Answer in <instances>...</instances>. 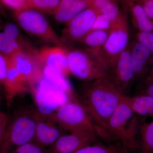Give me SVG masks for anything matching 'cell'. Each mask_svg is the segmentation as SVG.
<instances>
[{
  "instance_id": "6da1fadb",
  "label": "cell",
  "mask_w": 153,
  "mask_h": 153,
  "mask_svg": "<svg viewBox=\"0 0 153 153\" xmlns=\"http://www.w3.org/2000/svg\"><path fill=\"white\" fill-rule=\"evenodd\" d=\"M124 96L108 76L85 82L80 90L79 101L97 126L96 131L100 129L99 136L105 142L112 140L108 132V122Z\"/></svg>"
},
{
  "instance_id": "7a4b0ae2",
  "label": "cell",
  "mask_w": 153,
  "mask_h": 153,
  "mask_svg": "<svg viewBox=\"0 0 153 153\" xmlns=\"http://www.w3.org/2000/svg\"><path fill=\"white\" fill-rule=\"evenodd\" d=\"M38 114L36 107L23 105L8 118L4 135L0 144V153H10L20 146L34 141Z\"/></svg>"
},
{
  "instance_id": "3957f363",
  "label": "cell",
  "mask_w": 153,
  "mask_h": 153,
  "mask_svg": "<svg viewBox=\"0 0 153 153\" xmlns=\"http://www.w3.org/2000/svg\"><path fill=\"white\" fill-rule=\"evenodd\" d=\"M139 125L137 116L132 110L125 95L110 119L108 134L127 153H134L139 149L137 138Z\"/></svg>"
},
{
  "instance_id": "277c9868",
  "label": "cell",
  "mask_w": 153,
  "mask_h": 153,
  "mask_svg": "<svg viewBox=\"0 0 153 153\" xmlns=\"http://www.w3.org/2000/svg\"><path fill=\"white\" fill-rule=\"evenodd\" d=\"M69 74L84 83L108 76L109 67L100 51L74 49L68 52Z\"/></svg>"
},
{
  "instance_id": "5b68a950",
  "label": "cell",
  "mask_w": 153,
  "mask_h": 153,
  "mask_svg": "<svg viewBox=\"0 0 153 153\" xmlns=\"http://www.w3.org/2000/svg\"><path fill=\"white\" fill-rule=\"evenodd\" d=\"M50 115L68 133H97L95 124L89 114L75 97L62 105Z\"/></svg>"
},
{
  "instance_id": "8992f818",
  "label": "cell",
  "mask_w": 153,
  "mask_h": 153,
  "mask_svg": "<svg viewBox=\"0 0 153 153\" xmlns=\"http://www.w3.org/2000/svg\"><path fill=\"white\" fill-rule=\"evenodd\" d=\"M19 27L30 36L56 46H62L60 38L43 13L32 8L14 12Z\"/></svg>"
},
{
  "instance_id": "52a82bcc",
  "label": "cell",
  "mask_w": 153,
  "mask_h": 153,
  "mask_svg": "<svg viewBox=\"0 0 153 153\" xmlns=\"http://www.w3.org/2000/svg\"><path fill=\"white\" fill-rule=\"evenodd\" d=\"M129 40L128 21L125 14L123 13L112 23L106 42L100 50L109 69L121 53L128 47Z\"/></svg>"
},
{
  "instance_id": "ba28073f",
  "label": "cell",
  "mask_w": 153,
  "mask_h": 153,
  "mask_svg": "<svg viewBox=\"0 0 153 153\" xmlns=\"http://www.w3.org/2000/svg\"><path fill=\"white\" fill-rule=\"evenodd\" d=\"M11 63L28 82L30 89L43 78L39 51H19L10 57Z\"/></svg>"
},
{
  "instance_id": "9c48e42d",
  "label": "cell",
  "mask_w": 153,
  "mask_h": 153,
  "mask_svg": "<svg viewBox=\"0 0 153 153\" xmlns=\"http://www.w3.org/2000/svg\"><path fill=\"white\" fill-rule=\"evenodd\" d=\"M99 14L95 9L90 6L68 22L60 37L62 46L79 43L91 30Z\"/></svg>"
},
{
  "instance_id": "30bf717a",
  "label": "cell",
  "mask_w": 153,
  "mask_h": 153,
  "mask_svg": "<svg viewBox=\"0 0 153 153\" xmlns=\"http://www.w3.org/2000/svg\"><path fill=\"white\" fill-rule=\"evenodd\" d=\"M108 76L121 93L127 95L136 81L131 61L129 45L111 66Z\"/></svg>"
},
{
  "instance_id": "8fae6325",
  "label": "cell",
  "mask_w": 153,
  "mask_h": 153,
  "mask_svg": "<svg viewBox=\"0 0 153 153\" xmlns=\"http://www.w3.org/2000/svg\"><path fill=\"white\" fill-rule=\"evenodd\" d=\"M68 133L52 118L50 115L38 112L34 141L48 149L65 134Z\"/></svg>"
},
{
  "instance_id": "7c38bea8",
  "label": "cell",
  "mask_w": 153,
  "mask_h": 153,
  "mask_svg": "<svg viewBox=\"0 0 153 153\" xmlns=\"http://www.w3.org/2000/svg\"><path fill=\"white\" fill-rule=\"evenodd\" d=\"M98 136L95 132L65 134L47 149V153H74L97 142Z\"/></svg>"
},
{
  "instance_id": "4fadbf2b",
  "label": "cell",
  "mask_w": 153,
  "mask_h": 153,
  "mask_svg": "<svg viewBox=\"0 0 153 153\" xmlns=\"http://www.w3.org/2000/svg\"><path fill=\"white\" fill-rule=\"evenodd\" d=\"M8 106L15 99L30 91V87L25 78L20 74L10 60L7 74L2 85Z\"/></svg>"
},
{
  "instance_id": "5bb4252c",
  "label": "cell",
  "mask_w": 153,
  "mask_h": 153,
  "mask_svg": "<svg viewBox=\"0 0 153 153\" xmlns=\"http://www.w3.org/2000/svg\"><path fill=\"white\" fill-rule=\"evenodd\" d=\"M129 47L131 61L136 80L143 78L149 70L153 54L136 38L130 44Z\"/></svg>"
},
{
  "instance_id": "9a60e30c",
  "label": "cell",
  "mask_w": 153,
  "mask_h": 153,
  "mask_svg": "<svg viewBox=\"0 0 153 153\" xmlns=\"http://www.w3.org/2000/svg\"><path fill=\"white\" fill-rule=\"evenodd\" d=\"M68 52L63 46L47 47L39 51V55L43 66L52 67L67 76L69 74Z\"/></svg>"
},
{
  "instance_id": "2e32d148",
  "label": "cell",
  "mask_w": 153,
  "mask_h": 153,
  "mask_svg": "<svg viewBox=\"0 0 153 153\" xmlns=\"http://www.w3.org/2000/svg\"><path fill=\"white\" fill-rule=\"evenodd\" d=\"M90 6L89 3L83 0H60L52 15L56 22L66 25Z\"/></svg>"
},
{
  "instance_id": "e0dca14e",
  "label": "cell",
  "mask_w": 153,
  "mask_h": 153,
  "mask_svg": "<svg viewBox=\"0 0 153 153\" xmlns=\"http://www.w3.org/2000/svg\"><path fill=\"white\" fill-rule=\"evenodd\" d=\"M133 25L138 32L153 33V21L137 1L127 7Z\"/></svg>"
},
{
  "instance_id": "ac0fdd59",
  "label": "cell",
  "mask_w": 153,
  "mask_h": 153,
  "mask_svg": "<svg viewBox=\"0 0 153 153\" xmlns=\"http://www.w3.org/2000/svg\"><path fill=\"white\" fill-rule=\"evenodd\" d=\"M131 108L137 116L153 118V97L147 94L126 95Z\"/></svg>"
},
{
  "instance_id": "d6986e66",
  "label": "cell",
  "mask_w": 153,
  "mask_h": 153,
  "mask_svg": "<svg viewBox=\"0 0 153 153\" xmlns=\"http://www.w3.org/2000/svg\"><path fill=\"white\" fill-rule=\"evenodd\" d=\"M7 37L14 49L17 52L19 51H34L30 41L24 36L17 25L13 23L7 24L3 31Z\"/></svg>"
},
{
  "instance_id": "ffe728a7",
  "label": "cell",
  "mask_w": 153,
  "mask_h": 153,
  "mask_svg": "<svg viewBox=\"0 0 153 153\" xmlns=\"http://www.w3.org/2000/svg\"><path fill=\"white\" fill-rule=\"evenodd\" d=\"M43 76L44 79L68 95L73 96L71 86L66 75L48 66H44Z\"/></svg>"
},
{
  "instance_id": "44dd1931",
  "label": "cell",
  "mask_w": 153,
  "mask_h": 153,
  "mask_svg": "<svg viewBox=\"0 0 153 153\" xmlns=\"http://www.w3.org/2000/svg\"><path fill=\"white\" fill-rule=\"evenodd\" d=\"M118 3L117 0H91L90 6L99 14L107 16L112 24L123 13L120 10Z\"/></svg>"
},
{
  "instance_id": "7402d4cb",
  "label": "cell",
  "mask_w": 153,
  "mask_h": 153,
  "mask_svg": "<svg viewBox=\"0 0 153 153\" xmlns=\"http://www.w3.org/2000/svg\"><path fill=\"white\" fill-rule=\"evenodd\" d=\"M109 30H91L79 43L85 49L100 51L106 42Z\"/></svg>"
},
{
  "instance_id": "603a6c76",
  "label": "cell",
  "mask_w": 153,
  "mask_h": 153,
  "mask_svg": "<svg viewBox=\"0 0 153 153\" xmlns=\"http://www.w3.org/2000/svg\"><path fill=\"white\" fill-rule=\"evenodd\" d=\"M139 133L140 153H153V120L149 123L140 124Z\"/></svg>"
},
{
  "instance_id": "cb8c5ba5",
  "label": "cell",
  "mask_w": 153,
  "mask_h": 153,
  "mask_svg": "<svg viewBox=\"0 0 153 153\" xmlns=\"http://www.w3.org/2000/svg\"><path fill=\"white\" fill-rule=\"evenodd\" d=\"M73 153H127L118 144H104L97 142L82 148Z\"/></svg>"
},
{
  "instance_id": "d4e9b609",
  "label": "cell",
  "mask_w": 153,
  "mask_h": 153,
  "mask_svg": "<svg viewBox=\"0 0 153 153\" xmlns=\"http://www.w3.org/2000/svg\"><path fill=\"white\" fill-rule=\"evenodd\" d=\"M60 0H28L30 8L44 13L52 14L59 4Z\"/></svg>"
},
{
  "instance_id": "484cf974",
  "label": "cell",
  "mask_w": 153,
  "mask_h": 153,
  "mask_svg": "<svg viewBox=\"0 0 153 153\" xmlns=\"http://www.w3.org/2000/svg\"><path fill=\"white\" fill-rule=\"evenodd\" d=\"M10 153H47V150L33 141L20 146Z\"/></svg>"
},
{
  "instance_id": "4316f807",
  "label": "cell",
  "mask_w": 153,
  "mask_h": 153,
  "mask_svg": "<svg viewBox=\"0 0 153 153\" xmlns=\"http://www.w3.org/2000/svg\"><path fill=\"white\" fill-rule=\"evenodd\" d=\"M16 52L4 33L0 32V53L10 57Z\"/></svg>"
},
{
  "instance_id": "83f0119b",
  "label": "cell",
  "mask_w": 153,
  "mask_h": 153,
  "mask_svg": "<svg viewBox=\"0 0 153 153\" xmlns=\"http://www.w3.org/2000/svg\"><path fill=\"white\" fill-rule=\"evenodd\" d=\"M112 23L107 16L103 14H99L96 19L91 30H109Z\"/></svg>"
},
{
  "instance_id": "f1b7e54d",
  "label": "cell",
  "mask_w": 153,
  "mask_h": 153,
  "mask_svg": "<svg viewBox=\"0 0 153 153\" xmlns=\"http://www.w3.org/2000/svg\"><path fill=\"white\" fill-rule=\"evenodd\" d=\"M2 4L13 10L14 12L30 8L27 1L22 0H0Z\"/></svg>"
},
{
  "instance_id": "f546056e",
  "label": "cell",
  "mask_w": 153,
  "mask_h": 153,
  "mask_svg": "<svg viewBox=\"0 0 153 153\" xmlns=\"http://www.w3.org/2000/svg\"><path fill=\"white\" fill-rule=\"evenodd\" d=\"M136 39L147 47L153 54V33L138 32Z\"/></svg>"
},
{
  "instance_id": "4dcf8cb0",
  "label": "cell",
  "mask_w": 153,
  "mask_h": 153,
  "mask_svg": "<svg viewBox=\"0 0 153 153\" xmlns=\"http://www.w3.org/2000/svg\"><path fill=\"white\" fill-rule=\"evenodd\" d=\"M10 57L0 53V85L5 80L10 64Z\"/></svg>"
},
{
  "instance_id": "1f68e13d",
  "label": "cell",
  "mask_w": 153,
  "mask_h": 153,
  "mask_svg": "<svg viewBox=\"0 0 153 153\" xmlns=\"http://www.w3.org/2000/svg\"><path fill=\"white\" fill-rule=\"evenodd\" d=\"M142 7L145 13L153 21V0H136Z\"/></svg>"
},
{
  "instance_id": "d6a6232c",
  "label": "cell",
  "mask_w": 153,
  "mask_h": 153,
  "mask_svg": "<svg viewBox=\"0 0 153 153\" xmlns=\"http://www.w3.org/2000/svg\"><path fill=\"white\" fill-rule=\"evenodd\" d=\"M138 94H147L153 97V82L145 79L143 83L140 88Z\"/></svg>"
},
{
  "instance_id": "836d02e7",
  "label": "cell",
  "mask_w": 153,
  "mask_h": 153,
  "mask_svg": "<svg viewBox=\"0 0 153 153\" xmlns=\"http://www.w3.org/2000/svg\"><path fill=\"white\" fill-rule=\"evenodd\" d=\"M8 117L4 113L0 111V144L4 135Z\"/></svg>"
},
{
  "instance_id": "e575fe53",
  "label": "cell",
  "mask_w": 153,
  "mask_h": 153,
  "mask_svg": "<svg viewBox=\"0 0 153 153\" xmlns=\"http://www.w3.org/2000/svg\"><path fill=\"white\" fill-rule=\"evenodd\" d=\"M118 2H120L123 4L127 7L128 6L132 3L134 2L136 0H117Z\"/></svg>"
},
{
  "instance_id": "d590c367",
  "label": "cell",
  "mask_w": 153,
  "mask_h": 153,
  "mask_svg": "<svg viewBox=\"0 0 153 153\" xmlns=\"http://www.w3.org/2000/svg\"><path fill=\"white\" fill-rule=\"evenodd\" d=\"M146 80H148V81L153 82V64L152 70H151L150 74L147 77H146Z\"/></svg>"
},
{
  "instance_id": "8d00e7d4",
  "label": "cell",
  "mask_w": 153,
  "mask_h": 153,
  "mask_svg": "<svg viewBox=\"0 0 153 153\" xmlns=\"http://www.w3.org/2000/svg\"><path fill=\"white\" fill-rule=\"evenodd\" d=\"M3 9V5L0 2V9H1V10H2Z\"/></svg>"
},
{
  "instance_id": "74e56055",
  "label": "cell",
  "mask_w": 153,
  "mask_h": 153,
  "mask_svg": "<svg viewBox=\"0 0 153 153\" xmlns=\"http://www.w3.org/2000/svg\"><path fill=\"white\" fill-rule=\"evenodd\" d=\"M83 1H85L89 3L90 4L91 1V0H83Z\"/></svg>"
},
{
  "instance_id": "f35d334b",
  "label": "cell",
  "mask_w": 153,
  "mask_h": 153,
  "mask_svg": "<svg viewBox=\"0 0 153 153\" xmlns=\"http://www.w3.org/2000/svg\"><path fill=\"white\" fill-rule=\"evenodd\" d=\"M22 1H28V0H22Z\"/></svg>"
},
{
  "instance_id": "ab89813d",
  "label": "cell",
  "mask_w": 153,
  "mask_h": 153,
  "mask_svg": "<svg viewBox=\"0 0 153 153\" xmlns=\"http://www.w3.org/2000/svg\"><path fill=\"white\" fill-rule=\"evenodd\" d=\"M0 103H1V98H0Z\"/></svg>"
},
{
  "instance_id": "60d3db41",
  "label": "cell",
  "mask_w": 153,
  "mask_h": 153,
  "mask_svg": "<svg viewBox=\"0 0 153 153\" xmlns=\"http://www.w3.org/2000/svg\"><path fill=\"white\" fill-rule=\"evenodd\" d=\"M0 10H1V9H0Z\"/></svg>"
}]
</instances>
